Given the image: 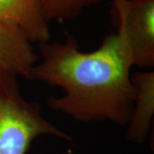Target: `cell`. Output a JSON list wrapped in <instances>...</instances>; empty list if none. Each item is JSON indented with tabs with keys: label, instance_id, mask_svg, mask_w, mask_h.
I'll use <instances>...</instances> for the list:
<instances>
[{
	"label": "cell",
	"instance_id": "6da1fadb",
	"mask_svg": "<svg viewBox=\"0 0 154 154\" xmlns=\"http://www.w3.org/2000/svg\"><path fill=\"white\" fill-rule=\"evenodd\" d=\"M42 61L32 68L29 81L63 88L62 97H50L51 110L81 122L110 121L127 126L132 114L134 88L132 59L121 30L109 34L94 51H80L77 39L38 44Z\"/></svg>",
	"mask_w": 154,
	"mask_h": 154
},
{
	"label": "cell",
	"instance_id": "7a4b0ae2",
	"mask_svg": "<svg viewBox=\"0 0 154 154\" xmlns=\"http://www.w3.org/2000/svg\"><path fill=\"white\" fill-rule=\"evenodd\" d=\"M41 135L72 140L45 118L39 103L22 96L17 75L0 71V154H27Z\"/></svg>",
	"mask_w": 154,
	"mask_h": 154
},
{
	"label": "cell",
	"instance_id": "3957f363",
	"mask_svg": "<svg viewBox=\"0 0 154 154\" xmlns=\"http://www.w3.org/2000/svg\"><path fill=\"white\" fill-rule=\"evenodd\" d=\"M113 7L133 66L153 68L154 0H113Z\"/></svg>",
	"mask_w": 154,
	"mask_h": 154
},
{
	"label": "cell",
	"instance_id": "277c9868",
	"mask_svg": "<svg viewBox=\"0 0 154 154\" xmlns=\"http://www.w3.org/2000/svg\"><path fill=\"white\" fill-rule=\"evenodd\" d=\"M0 22L20 31L32 44L50 41L38 0H0Z\"/></svg>",
	"mask_w": 154,
	"mask_h": 154
},
{
	"label": "cell",
	"instance_id": "5b68a950",
	"mask_svg": "<svg viewBox=\"0 0 154 154\" xmlns=\"http://www.w3.org/2000/svg\"><path fill=\"white\" fill-rule=\"evenodd\" d=\"M131 81L134 88V101L127 124L126 140L141 145L146 140L153 120L154 72H134Z\"/></svg>",
	"mask_w": 154,
	"mask_h": 154
},
{
	"label": "cell",
	"instance_id": "8992f818",
	"mask_svg": "<svg viewBox=\"0 0 154 154\" xmlns=\"http://www.w3.org/2000/svg\"><path fill=\"white\" fill-rule=\"evenodd\" d=\"M38 60L33 44L20 31L0 22V71L28 79Z\"/></svg>",
	"mask_w": 154,
	"mask_h": 154
},
{
	"label": "cell",
	"instance_id": "52a82bcc",
	"mask_svg": "<svg viewBox=\"0 0 154 154\" xmlns=\"http://www.w3.org/2000/svg\"><path fill=\"white\" fill-rule=\"evenodd\" d=\"M41 13L47 22L69 21L77 17L83 10L99 4L102 0H38Z\"/></svg>",
	"mask_w": 154,
	"mask_h": 154
}]
</instances>
